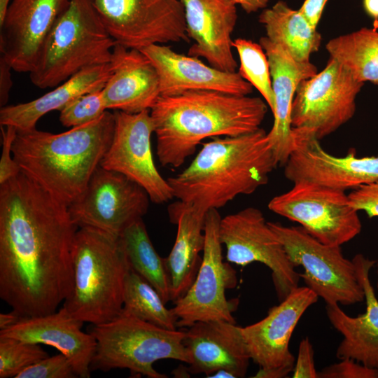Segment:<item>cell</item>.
Masks as SVG:
<instances>
[{
    "label": "cell",
    "mask_w": 378,
    "mask_h": 378,
    "mask_svg": "<svg viewBox=\"0 0 378 378\" xmlns=\"http://www.w3.org/2000/svg\"><path fill=\"white\" fill-rule=\"evenodd\" d=\"M78 227L22 171L0 184V298L23 317L57 311L73 288Z\"/></svg>",
    "instance_id": "cell-1"
},
{
    "label": "cell",
    "mask_w": 378,
    "mask_h": 378,
    "mask_svg": "<svg viewBox=\"0 0 378 378\" xmlns=\"http://www.w3.org/2000/svg\"><path fill=\"white\" fill-rule=\"evenodd\" d=\"M268 105L260 97L215 90L160 96L150 110L162 166L177 168L206 138L234 136L260 128Z\"/></svg>",
    "instance_id": "cell-2"
},
{
    "label": "cell",
    "mask_w": 378,
    "mask_h": 378,
    "mask_svg": "<svg viewBox=\"0 0 378 378\" xmlns=\"http://www.w3.org/2000/svg\"><path fill=\"white\" fill-rule=\"evenodd\" d=\"M265 130L203 144L188 167L167 178L174 197L204 211L266 185L278 166Z\"/></svg>",
    "instance_id": "cell-3"
},
{
    "label": "cell",
    "mask_w": 378,
    "mask_h": 378,
    "mask_svg": "<svg viewBox=\"0 0 378 378\" xmlns=\"http://www.w3.org/2000/svg\"><path fill=\"white\" fill-rule=\"evenodd\" d=\"M113 113L59 134L18 131L13 156L21 171L67 206L85 191L108 148Z\"/></svg>",
    "instance_id": "cell-4"
},
{
    "label": "cell",
    "mask_w": 378,
    "mask_h": 378,
    "mask_svg": "<svg viewBox=\"0 0 378 378\" xmlns=\"http://www.w3.org/2000/svg\"><path fill=\"white\" fill-rule=\"evenodd\" d=\"M72 265L73 288L62 307L74 318L92 325L119 315L131 268L120 237L92 227L78 228Z\"/></svg>",
    "instance_id": "cell-5"
},
{
    "label": "cell",
    "mask_w": 378,
    "mask_h": 378,
    "mask_svg": "<svg viewBox=\"0 0 378 378\" xmlns=\"http://www.w3.org/2000/svg\"><path fill=\"white\" fill-rule=\"evenodd\" d=\"M115 42L90 0H70L29 73L38 88H55L86 68L109 63Z\"/></svg>",
    "instance_id": "cell-6"
},
{
    "label": "cell",
    "mask_w": 378,
    "mask_h": 378,
    "mask_svg": "<svg viewBox=\"0 0 378 378\" xmlns=\"http://www.w3.org/2000/svg\"><path fill=\"white\" fill-rule=\"evenodd\" d=\"M90 325L88 332L97 344L91 372L120 368L129 370L132 376L166 378L154 368L156 361L174 359L189 363L183 343L185 330L164 329L122 310L109 321Z\"/></svg>",
    "instance_id": "cell-7"
},
{
    "label": "cell",
    "mask_w": 378,
    "mask_h": 378,
    "mask_svg": "<svg viewBox=\"0 0 378 378\" xmlns=\"http://www.w3.org/2000/svg\"><path fill=\"white\" fill-rule=\"evenodd\" d=\"M290 260L302 266L300 274L308 288L327 304L350 305L365 300L354 262L346 258L340 246L324 244L301 226L268 222Z\"/></svg>",
    "instance_id": "cell-8"
},
{
    "label": "cell",
    "mask_w": 378,
    "mask_h": 378,
    "mask_svg": "<svg viewBox=\"0 0 378 378\" xmlns=\"http://www.w3.org/2000/svg\"><path fill=\"white\" fill-rule=\"evenodd\" d=\"M221 216L218 209L208 210L204 218L203 255L196 277L171 309L177 318L176 326L186 328L199 321H225L236 323L232 313L238 300H227L225 290L236 286V271L223 262L219 238Z\"/></svg>",
    "instance_id": "cell-9"
},
{
    "label": "cell",
    "mask_w": 378,
    "mask_h": 378,
    "mask_svg": "<svg viewBox=\"0 0 378 378\" xmlns=\"http://www.w3.org/2000/svg\"><path fill=\"white\" fill-rule=\"evenodd\" d=\"M272 212L296 222L320 242L342 246L362 229L358 211L345 191L311 182H298L268 203Z\"/></svg>",
    "instance_id": "cell-10"
},
{
    "label": "cell",
    "mask_w": 378,
    "mask_h": 378,
    "mask_svg": "<svg viewBox=\"0 0 378 378\" xmlns=\"http://www.w3.org/2000/svg\"><path fill=\"white\" fill-rule=\"evenodd\" d=\"M107 32L127 48L188 42L180 0H90Z\"/></svg>",
    "instance_id": "cell-11"
},
{
    "label": "cell",
    "mask_w": 378,
    "mask_h": 378,
    "mask_svg": "<svg viewBox=\"0 0 378 378\" xmlns=\"http://www.w3.org/2000/svg\"><path fill=\"white\" fill-rule=\"evenodd\" d=\"M219 238L228 262L244 267L258 262L271 270L279 302L298 287L300 273L259 209L249 206L221 217Z\"/></svg>",
    "instance_id": "cell-12"
},
{
    "label": "cell",
    "mask_w": 378,
    "mask_h": 378,
    "mask_svg": "<svg viewBox=\"0 0 378 378\" xmlns=\"http://www.w3.org/2000/svg\"><path fill=\"white\" fill-rule=\"evenodd\" d=\"M364 83L330 57L325 68L298 85L293 101L291 126L311 131L318 140L349 121Z\"/></svg>",
    "instance_id": "cell-13"
},
{
    "label": "cell",
    "mask_w": 378,
    "mask_h": 378,
    "mask_svg": "<svg viewBox=\"0 0 378 378\" xmlns=\"http://www.w3.org/2000/svg\"><path fill=\"white\" fill-rule=\"evenodd\" d=\"M150 201L139 184L99 165L83 193L68 206V211L78 228L92 227L120 237L146 214Z\"/></svg>",
    "instance_id": "cell-14"
},
{
    "label": "cell",
    "mask_w": 378,
    "mask_h": 378,
    "mask_svg": "<svg viewBox=\"0 0 378 378\" xmlns=\"http://www.w3.org/2000/svg\"><path fill=\"white\" fill-rule=\"evenodd\" d=\"M113 114V138L99 165L139 184L153 203L172 200V189L158 172L153 157L150 139L154 125L150 110L136 113L115 110Z\"/></svg>",
    "instance_id": "cell-15"
},
{
    "label": "cell",
    "mask_w": 378,
    "mask_h": 378,
    "mask_svg": "<svg viewBox=\"0 0 378 378\" xmlns=\"http://www.w3.org/2000/svg\"><path fill=\"white\" fill-rule=\"evenodd\" d=\"M318 296L307 286H298L279 305L271 307L260 321L241 327L251 359L259 366L255 378L286 377L295 358L289 342L298 321Z\"/></svg>",
    "instance_id": "cell-16"
},
{
    "label": "cell",
    "mask_w": 378,
    "mask_h": 378,
    "mask_svg": "<svg viewBox=\"0 0 378 378\" xmlns=\"http://www.w3.org/2000/svg\"><path fill=\"white\" fill-rule=\"evenodd\" d=\"M293 149L284 165L285 177L293 183L306 181L343 191L378 181V154L357 157L354 149L335 156L321 146L314 134L293 127Z\"/></svg>",
    "instance_id": "cell-17"
},
{
    "label": "cell",
    "mask_w": 378,
    "mask_h": 378,
    "mask_svg": "<svg viewBox=\"0 0 378 378\" xmlns=\"http://www.w3.org/2000/svg\"><path fill=\"white\" fill-rule=\"evenodd\" d=\"M70 0H11L0 23V52L17 72L30 73Z\"/></svg>",
    "instance_id": "cell-18"
},
{
    "label": "cell",
    "mask_w": 378,
    "mask_h": 378,
    "mask_svg": "<svg viewBox=\"0 0 378 378\" xmlns=\"http://www.w3.org/2000/svg\"><path fill=\"white\" fill-rule=\"evenodd\" d=\"M186 32L194 43L188 55L205 59L209 65L235 72L237 62L232 50V34L237 20V5L232 0H180Z\"/></svg>",
    "instance_id": "cell-19"
},
{
    "label": "cell",
    "mask_w": 378,
    "mask_h": 378,
    "mask_svg": "<svg viewBox=\"0 0 378 378\" xmlns=\"http://www.w3.org/2000/svg\"><path fill=\"white\" fill-rule=\"evenodd\" d=\"M140 50L156 69L160 96L189 90H215L237 95L253 92V87L238 72L221 71L198 57L178 53L169 46L154 44Z\"/></svg>",
    "instance_id": "cell-20"
},
{
    "label": "cell",
    "mask_w": 378,
    "mask_h": 378,
    "mask_svg": "<svg viewBox=\"0 0 378 378\" xmlns=\"http://www.w3.org/2000/svg\"><path fill=\"white\" fill-rule=\"evenodd\" d=\"M183 343L189 358L187 371L206 377L220 370L235 378L246 374L251 356L241 327L225 321H199L186 328Z\"/></svg>",
    "instance_id": "cell-21"
},
{
    "label": "cell",
    "mask_w": 378,
    "mask_h": 378,
    "mask_svg": "<svg viewBox=\"0 0 378 378\" xmlns=\"http://www.w3.org/2000/svg\"><path fill=\"white\" fill-rule=\"evenodd\" d=\"M83 323L62 307L50 314L22 317L0 330V337L51 346L68 358L78 377L89 378L97 344L93 335L82 330Z\"/></svg>",
    "instance_id": "cell-22"
},
{
    "label": "cell",
    "mask_w": 378,
    "mask_h": 378,
    "mask_svg": "<svg viewBox=\"0 0 378 378\" xmlns=\"http://www.w3.org/2000/svg\"><path fill=\"white\" fill-rule=\"evenodd\" d=\"M364 290L365 312L357 316L346 314L338 304H327L326 314L333 328L343 338L336 350L337 358H351L378 369V298L370 279L375 261L362 254L353 258Z\"/></svg>",
    "instance_id": "cell-23"
},
{
    "label": "cell",
    "mask_w": 378,
    "mask_h": 378,
    "mask_svg": "<svg viewBox=\"0 0 378 378\" xmlns=\"http://www.w3.org/2000/svg\"><path fill=\"white\" fill-rule=\"evenodd\" d=\"M259 43L267 57L274 95V122L267 133L279 165H284L294 146L290 111L295 91L303 80L318 71L310 61L295 60L283 48L262 36Z\"/></svg>",
    "instance_id": "cell-24"
},
{
    "label": "cell",
    "mask_w": 378,
    "mask_h": 378,
    "mask_svg": "<svg viewBox=\"0 0 378 378\" xmlns=\"http://www.w3.org/2000/svg\"><path fill=\"white\" fill-rule=\"evenodd\" d=\"M112 73L102 88L106 107L130 113L150 110L160 97L158 73L140 50L115 44Z\"/></svg>",
    "instance_id": "cell-25"
},
{
    "label": "cell",
    "mask_w": 378,
    "mask_h": 378,
    "mask_svg": "<svg viewBox=\"0 0 378 378\" xmlns=\"http://www.w3.org/2000/svg\"><path fill=\"white\" fill-rule=\"evenodd\" d=\"M170 221L177 225L174 246L164 258L170 286V299L174 302L192 284L202 262L200 252L204 245L206 211L178 201L169 207Z\"/></svg>",
    "instance_id": "cell-26"
},
{
    "label": "cell",
    "mask_w": 378,
    "mask_h": 378,
    "mask_svg": "<svg viewBox=\"0 0 378 378\" xmlns=\"http://www.w3.org/2000/svg\"><path fill=\"white\" fill-rule=\"evenodd\" d=\"M111 73L110 62L83 69L38 98L26 103L2 106L0 124L13 126L18 131L35 129L38 120L46 113L60 111L76 97L103 88Z\"/></svg>",
    "instance_id": "cell-27"
},
{
    "label": "cell",
    "mask_w": 378,
    "mask_h": 378,
    "mask_svg": "<svg viewBox=\"0 0 378 378\" xmlns=\"http://www.w3.org/2000/svg\"><path fill=\"white\" fill-rule=\"evenodd\" d=\"M258 20L265 29V36L298 62H309L311 55L320 48L322 38L317 28L285 1H279L264 9Z\"/></svg>",
    "instance_id": "cell-28"
},
{
    "label": "cell",
    "mask_w": 378,
    "mask_h": 378,
    "mask_svg": "<svg viewBox=\"0 0 378 378\" xmlns=\"http://www.w3.org/2000/svg\"><path fill=\"white\" fill-rule=\"evenodd\" d=\"M330 57L337 60L360 82L378 85V31L363 27L335 37L326 45Z\"/></svg>",
    "instance_id": "cell-29"
},
{
    "label": "cell",
    "mask_w": 378,
    "mask_h": 378,
    "mask_svg": "<svg viewBox=\"0 0 378 378\" xmlns=\"http://www.w3.org/2000/svg\"><path fill=\"white\" fill-rule=\"evenodd\" d=\"M120 237L131 268L157 290L165 304L171 301L164 258L155 251L143 219L127 227Z\"/></svg>",
    "instance_id": "cell-30"
},
{
    "label": "cell",
    "mask_w": 378,
    "mask_h": 378,
    "mask_svg": "<svg viewBox=\"0 0 378 378\" xmlns=\"http://www.w3.org/2000/svg\"><path fill=\"white\" fill-rule=\"evenodd\" d=\"M157 290L130 268L125 281L122 311L167 330H176L177 318Z\"/></svg>",
    "instance_id": "cell-31"
},
{
    "label": "cell",
    "mask_w": 378,
    "mask_h": 378,
    "mask_svg": "<svg viewBox=\"0 0 378 378\" xmlns=\"http://www.w3.org/2000/svg\"><path fill=\"white\" fill-rule=\"evenodd\" d=\"M232 47L239 57L238 73L258 90L272 113L275 108L270 66L266 53L260 43L245 38H236Z\"/></svg>",
    "instance_id": "cell-32"
},
{
    "label": "cell",
    "mask_w": 378,
    "mask_h": 378,
    "mask_svg": "<svg viewBox=\"0 0 378 378\" xmlns=\"http://www.w3.org/2000/svg\"><path fill=\"white\" fill-rule=\"evenodd\" d=\"M48 356L39 344L0 337V378L15 377L25 368Z\"/></svg>",
    "instance_id": "cell-33"
},
{
    "label": "cell",
    "mask_w": 378,
    "mask_h": 378,
    "mask_svg": "<svg viewBox=\"0 0 378 378\" xmlns=\"http://www.w3.org/2000/svg\"><path fill=\"white\" fill-rule=\"evenodd\" d=\"M107 110L102 88L73 99L59 113V121L65 127H74L99 118Z\"/></svg>",
    "instance_id": "cell-34"
},
{
    "label": "cell",
    "mask_w": 378,
    "mask_h": 378,
    "mask_svg": "<svg viewBox=\"0 0 378 378\" xmlns=\"http://www.w3.org/2000/svg\"><path fill=\"white\" fill-rule=\"evenodd\" d=\"M78 377L68 358L59 353L48 356L20 372L15 378Z\"/></svg>",
    "instance_id": "cell-35"
},
{
    "label": "cell",
    "mask_w": 378,
    "mask_h": 378,
    "mask_svg": "<svg viewBox=\"0 0 378 378\" xmlns=\"http://www.w3.org/2000/svg\"><path fill=\"white\" fill-rule=\"evenodd\" d=\"M318 378H378V369L368 368L351 358L340 361L323 368Z\"/></svg>",
    "instance_id": "cell-36"
},
{
    "label": "cell",
    "mask_w": 378,
    "mask_h": 378,
    "mask_svg": "<svg viewBox=\"0 0 378 378\" xmlns=\"http://www.w3.org/2000/svg\"><path fill=\"white\" fill-rule=\"evenodd\" d=\"M1 126L2 136V153L0 160V184L16 176L21 169L14 159L12 146L15 140L17 129L13 126Z\"/></svg>",
    "instance_id": "cell-37"
},
{
    "label": "cell",
    "mask_w": 378,
    "mask_h": 378,
    "mask_svg": "<svg viewBox=\"0 0 378 378\" xmlns=\"http://www.w3.org/2000/svg\"><path fill=\"white\" fill-rule=\"evenodd\" d=\"M348 197L357 211H364L370 218L378 217V181L353 190Z\"/></svg>",
    "instance_id": "cell-38"
},
{
    "label": "cell",
    "mask_w": 378,
    "mask_h": 378,
    "mask_svg": "<svg viewBox=\"0 0 378 378\" xmlns=\"http://www.w3.org/2000/svg\"><path fill=\"white\" fill-rule=\"evenodd\" d=\"M292 377H318V372L315 368L314 348L308 337L302 339L300 343Z\"/></svg>",
    "instance_id": "cell-39"
},
{
    "label": "cell",
    "mask_w": 378,
    "mask_h": 378,
    "mask_svg": "<svg viewBox=\"0 0 378 378\" xmlns=\"http://www.w3.org/2000/svg\"><path fill=\"white\" fill-rule=\"evenodd\" d=\"M327 1L304 0L299 10L314 27L317 28Z\"/></svg>",
    "instance_id": "cell-40"
},
{
    "label": "cell",
    "mask_w": 378,
    "mask_h": 378,
    "mask_svg": "<svg viewBox=\"0 0 378 378\" xmlns=\"http://www.w3.org/2000/svg\"><path fill=\"white\" fill-rule=\"evenodd\" d=\"M9 64L0 57V104L1 106L7 105L9 92L12 87L11 71Z\"/></svg>",
    "instance_id": "cell-41"
},
{
    "label": "cell",
    "mask_w": 378,
    "mask_h": 378,
    "mask_svg": "<svg viewBox=\"0 0 378 378\" xmlns=\"http://www.w3.org/2000/svg\"><path fill=\"white\" fill-rule=\"evenodd\" d=\"M248 14L266 8L270 0H232Z\"/></svg>",
    "instance_id": "cell-42"
},
{
    "label": "cell",
    "mask_w": 378,
    "mask_h": 378,
    "mask_svg": "<svg viewBox=\"0 0 378 378\" xmlns=\"http://www.w3.org/2000/svg\"><path fill=\"white\" fill-rule=\"evenodd\" d=\"M23 316L12 309L8 313L0 314V330L7 328L18 322Z\"/></svg>",
    "instance_id": "cell-43"
},
{
    "label": "cell",
    "mask_w": 378,
    "mask_h": 378,
    "mask_svg": "<svg viewBox=\"0 0 378 378\" xmlns=\"http://www.w3.org/2000/svg\"><path fill=\"white\" fill-rule=\"evenodd\" d=\"M365 13L378 22V0H363Z\"/></svg>",
    "instance_id": "cell-44"
},
{
    "label": "cell",
    "mask_w": 378,
    "mask_h": 378,
    "mask_svg": "<svg viewBox=\"0 0 378 378\" xmlns=\"http://www.w3.org/2000/svg\"><path fill=\"white\" fill-rule=\"evenodd\" d=\"M11 0H0V23L5 17L8 6Z\"/></svg>",
    "instance_id": "cell-45"
},
{
    "label": "cell",
    "mask_w": 378,
    "mask_h": 378,
    "mask_svg": "<svg viewBox=\"0 0 378 378\" xmlns=\"http://www.w3.org/2000/svg\"><path fill=\"white\" fill-rule=\"evenodd\" d=\"M377 278L376 287H377V295H378V260L377 261Z\"/></svg>",
    "instance_id": "cell-46"
}]
</instances>
